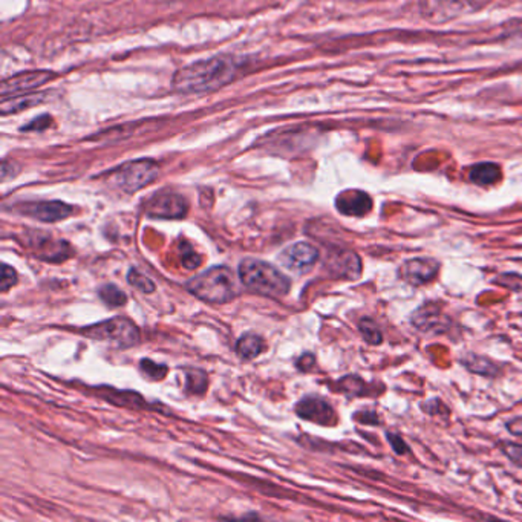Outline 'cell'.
Returning <instances> with one entry per match:
<instances>
[{
	"label": "cell",
	"mask_w": 522,
	"mask_h": 522,
	"mask_svg": "<svg viewBox=\"0 0 522 522\" xmlns=\"http://www.w3.org/2000/svg\"><path fill=\"white\" fill-rule=\"evenodd\" d=\"M242 64V60L228 54L193 62L175 72L172 89L180 95H201L219 91L239 76Z\"/></svg>",
	"instance_id": "6da1fadb"
},
{
	"label": "cell",
	"mask_w": 522,
	"mask_h": 522,
	"mask_svg": "<svg viewBox=\"0 0 522 522\" xmlns=\"http://www.w3.org/2000/svg\"><path fill=\"white\" fill-rule=\"evenodd\" d=\"M238 274L240 282L251 291L268 297H282L291 286V281L282 272L259 259L242 260Z\"/></svg>",
	"instance_id": "7a4b0ae2"
},
{
	"label": "cell",
	"mask_w": 522,
	"mask_h": 522,
	"mask_svg": "<svg viewBox=\"0 0 522 522\" xmlns=\"http://www.w3.org/2000/svg\"><path fill=\"white\" fill-rule=\"evenodd\" d=\"M187 290L210 303H227L238 294L235 274L228 267H213L187 282Z\"/></svg>",
	"instance_id": "3957f363"
},
{
	"label": "cell",
	"mask_w": 522,
	"mask_h": 522,
	"mask_svg": "<svg viewBox=\"0 0 522 522\" xmlns=\"http://www.w3.org/2000/svg\"><path fill=\"white\" fill-rule=\"evenodd\" d=\"M160 175V166L152 160L127 161L108 173L110 182L126 193H135L152 184Z\"/></svg>",
	"instance_id": "277c9868"
},
{
	"label": "cell",
	"mask_w": 522,
	"mask_h": 522,
	"mask_svg": "<svg viewBox=\"0 0 522 522\" xmlns=\"http://www.w3.org/2000/svg\"><path fill=\"white\" fill-rule=\"evenodd\" d=\"M89 337L95 340H108L117 344L118 348H129L138 343L139 331L137 325L130 322L126 317H115L101 323H97L91 328L83 331Z\"/></svg>",
	"instance_id": "5b68a950"
},
{
	"label": "cell",
	"mask_w": 522,
	"mask_h": 522,
	"mask_svg": "<svg viewBox=\"0 0 522 522\" xmlns=\"http://www.w3.org/2000/svg\"><path fill=\"white\" fill-rule=\"evenodd\" d=\"M54 79V72L42 69L16 74V76L8 77L2 81V85H0V95H2V98H8L30 94V92L45 86L46 83H50Z\"/></svg>",
	"instance_id": "8992f818"
},
{
	"label": "cell",
	"mask_w": 522,
	"mask_h": 522,
	"mask_svg": "<svg viewBox=\"0 0 522 522\" xmlns=\"http://www.w3.org/2000/svg\"><path fill=\"white\" fill-rule=\"evenodd\" d=\"M187 201L175 192H158L146 202V213L151 218L181 219L187 213Z\"/></svg>",
	"instance_id": "52a82bcc"
},
{
	"label": "cell",
	"mask_w": 522,
	"mask_h": 522,
	"mask_svg": "<svg viewBox=\"0 0 522 522\" xmlns=\"http://www.w3.org/2000/svg\"><path fill=\"white\" fill-rule=\"evenodd\" d=\"M473 0H423L422 11L431 22H447L473 11Z\"/></svg>",
	"instance_id": "ba28073f"
},
{
	"label": "cell",
	"mask_w": 522,
	"mask_h": 522,
	"mask_svg": "<svg viewBox=\"0 0 522 522\" xmlns=\"http://www.w3.org/2000/svg\"><path fill=\"white\" fill-rule=\"evenodd\" d=\"M317 260H319V250L308 242H297L285 248L281 255L282 265L299 274L310 272Z\"/></svg>",
	"instance_id": "9c48e42d"
},
{
	"label": "cell",
	"mask_w": 522,
	"mask_h": 522,
	"mask_svg": "<svg viewBox=\"0 0 522 522\" xmlns=\"http://www.w3.org/2000/svg\"><path fill=\"white\" fill-rule=\"evenodd\" d=\"M440 272V262L432 257H414L409 259L402 267V277L407 284L419 286L432 282Z\"/></svg>",
	"instance_id": "30bf717a"
},
{
	"label": "cell",
	"mask_w": 522,
	"mask_h": 522,
	"mask_svg": "<svg viewBox=\"0 0 522 522\" xmlns=\"http://www.w3.org/2000/svg\"><path fill=\"white\" fill-rule=\"evenodd\" d=\"M21 213L42 222H57L69 218L74 213V207L62 201H39L22 204Z\"/></svg>",
	"instance_id": "8fae6325"
},
{
	"label": "cell",
	"mask_w": 522,
	"mask_h": 522,
	"mask_svg": "<svg viewBox=\"0 0 522 522\" xmlns=\"http://www.w3.org/2000/svg\"><path fill=\"white\" fill-rule=\"evenodd\" d=\"M296 412L301 418L322 426H330L335 423L332 406L319 397H305L302 402L297 403Z\"/></svg>",
	"instance_id": "7c38bea8"
},
{
	"label": "cell",
	"mask_w": 522,
	"mask_h": 522,
	"mask_svg": "<svg viewBox=\"0 0 522 522\" xmlns=\"http://www.w3.org/2000/svg\"><path fill=\"white\" fill-rule=\"evenodd\" d=\"M412 323L415 328L424 332H444L449 328V319H446L441 306L434 302H427L419 306L412 314Z\"/></svg>",
	"instance_id": "4fadbf2b"
},
{
	"label": "cell",
	"mask_w": 522,
	"mask_h": 522,
	"mask_svg": "<svg viewBox=\"0 0 522 522\" xmlns=\"http://www.w3.org/2000/svg\"><path fill=\"white\" fill-rule=\"evenodd\" d=\"M335 207L347 216H365L372 209V199L361 190H347L335 199Z\"/></svg>",
	"instance_id": "5bb4252c"
},
{
	"label": "cell",
	"mask_w": 522,
	"mask_h": 522,
	"mask_svg": "<svg viewBox=\"0 0 522 522\" xmlns=\"http://www.w3.org/2000/svg\"><path fill=\"white\" fill-rule=\"evenodd\" d=\"M328 268L334 276L357 279L361 273V262L354 251H340V253L330 257Z\"/></svg>",
	"instance_id": "9a60e30c"
},
{
	"label": "cell",
	"mask_w": 522,
	"mask_h": 522,
	"mask_svg": "<svg viewBox=\"0 0 522 522\" xmlns=\"http://www.w3.org/2000/svg\"><path fill=\"white\" fill-rule=\"evenodd\" d=\"M50 95H51L50 92H30V94L2 98L0 112H2L4 115L18 114V112H22L25 109H30V108H34V106H39V105L45 103L46 98H48Z\"/></svg>",
	"instance_id": "2e32d148"
},
{
	"label": "cell",
	"mask_w": 522,
	"mask_h": 522,
	"mask_svg": "<svg viewBox=\"0 0 522 522\" xmlns=\"http://www.w3.org/2000/svg\"><path fill=\"white\" fill-rule=\"evenodd\" d=\"M469 178L478 185H492L501 180V167L495 163L477 164L470 169Z\"/></svg>",
	"instance_id": "e0dca14e"
},
{
	"label": "cell",
	"mask_w": 522,
	"mask_h": 522,
	"mask_svg": "<svg viewBox=\"0 0 522 522\" xmlns=\"http://www.w3.org/2000/svg\"><path fill=\"white\" fill-rule=\"evenodd\" d=\"M461 363L469 371L475 372V374H481L486 377H497L499 374V368L495 365V363L489 360L487 357L477 356V354H473V352H469L468 356H464L461 359Z\"/></svg>",
	"instance_id": "ac0fdd59"
},
{
	"label": "cell",
	"mask_w": 522,
	"mask_h": 522,
	"mask_svg": "<svg viewBox=\"0 0 522 522\" xmlns=\"http://www.w3.org/2000/svg\"><path fill=\"white\" fill-rule=\"evenodd\" d=\"M236 351L242 360H253L264 351V340L257 334L248 332L238 340Z\"/></svg>",
	"instance_id": "d6986e66"
},
{
	"label": "cell",
	"mask_w": 522,
	"mask_h": 522,
	"mask_svg": "<svg viewBox=\"0 0 522 522\" xmlns=\"http://www.w3.org/2000/svg\"><path fill=\"white\" fill-rule=\"evenodd\" d=\"M101 301L105 303H108L112 308H117V306H123L127 301V296L120 290V288L114 284H106L100 288L98 291Z\"/></svg>",
	"instance_id": "ffe728a7"
},
{
	"label": "cell",
	"mask_w": 522,
	"mask_h": 522,
	"mask_svg": "<svg viewBox=\"0 0 522 522\" xmlns=\"http://www.w3.org/2000/svg\"><path fill=\"white\" fill-rule=\"evenodd\" d=\"M185 378H187V383H185L187 393H190V394H204V393H206L207 383H209L206 372L199 371V369H192V371H187V376H185Z\"/></svg>",
	"instance_id": "44dd1931"
},
{
	"label": "cell",
	"mask_w": 522,
	"mask_h": 522,
	"mask_svg": "<svg viewBox=\"0 0 522 522\" xmlns=\"http://www.w3.org/2000/svg\"><path fill=\"white\" fill-rule=\"evenodd\" d=\"M359 330L363 335V339H365L369 344H380L383 342V334H381L378 325L372 319H369V317H365V319L360 320Z\"/></svg>",
	"instance_id": "7402d4cb"
},
{
	"label": "cell",
	"mask_w": 522,
	"mask_h": 522,
	"mask_svg": "<svg viewBox=\"0 0 522 522\" xmlns=\"http://www.w3.org/2000/svg\"><path fill=\"white\" fill-rule=\"evenodd\" d=\"M127 281H129L130 285H134L135 288H138V290L143 291V293H153L155 291V284L146 274H143L141 272H138V269H135V268H130V272L127 273Z\"/></svg>",
	"instance_id": "603a6c76"
},
{
	"label": "cell",
	"mask_w": 522,
	"mask_h": 522,
	"mask_svg": "<svg viewBox=\"0 0 522 522\" xmlns=\"http://www.w3.org/2000/svg\"><path fill=\"white\" fill-rule=\"evenodd\" d=\"M499 449L511 463L522 469V446L521 444L511 443V441H502L499 443Z\"/></svg>",
	"instance_id": "cb8c5ba5"
},
{
	"label": "cell",
	"mask_w": 522,
	"mask_h": 522,
	"mask_svg": "<svg viewBox=\"0 0 522 522\" xmlns=\"http://www.w3.org/2000/svg\"><path fill=\"white\" fill-rule=\"evenodd\" d=\"M141 371L144 372V374L149 378L160 380V378H164L166 372H167V366H164V365H156V363H153L152 360L143 359L141 360Z\"/></svg>",
	"instance_id": "d4e9b609"
},
{
	"label": "cell",
	"mask_w": 522,
	"mask_h": 522,
	"mask_svg": "<svg viewBox=\"0 0 522 522\" xmlns=\"http://www.w3.org/2000/svg\"><path fill=\"white\" fill-rule=\"evenodd\" d=\"M17 284V273L16 269L9 265H2V282H0V290L8 291L9 288Z\"/></svg>",
	"instance_id": "484cf974"
},
{
	"label": "cell",
	"mask_w": 522,
	"mask_h": 522,
	"mask_svg": "<svg viewBox=\"0 0 522 522\" xmlns=\"http://www.w3.org/2000/svg\"><path fill=\"white\" fill-rule=\"evenodd\" d=\"M495 282H498L502 286H507V288H510V290H514V291H519V286L515 285V282H522V276L515 274V273L501 274Z\"/></svg>",
	"instance_id": "4316f807"
},
{
	"label": "cell",
	"mask_w": 522,
	"mask_h": 522,
	"mask_svg": "<svg viewBox=\"0 0 522 522\" xmlns=\"http://www.w3.org/2000/svg\"><path fill=\"white\" fill-rule=\"evenodd\" d=\"M50 123H52V118L50 115H42L39 118L33 120L28 126L22 127V130H23V132H31V130H43V129L51 126Z\"/></svg>",
	"instance_id": "83f0119b"
},
{
	"label": "cell",
	"mask_w": 522,
	"mask_h": 522,
	"mask_svg": "<svg viewBox=\"0 0 522 522\" xmlns=\"http://www.w3.org/2000/svg\"><path fill=\"white\" fill-rule=\"evenodd\" d=\"M388 436V441L390 443V446H393V449L395 453L398 455H403L407 452V444L405 443V440L400 435L397 434H393V432H388L386 434Z\"/></svg>",
	"instance_id": "f1b7e54d"
},
{
	"label": "cell",
	"mask_w": 522,
	"mask_h": 522,
	"mask_svg": "<svg viewBox=\"0 0 522 522\" xmlns=\"http://www.w3.org/2000/svg\"><path fill=\"white\" fill-rule=\"evenodd\" d=\"M185 245H187V251H185V255L182 256V262H184L185 268L195 269L197 267H199L201 257H198V255L195 253V251L192 250V247L187 244V242H185Z\"/></svg>",
	"instance_id": "f546056e"
},
{
	"label": "cell",
	"mask_w": 522,
	"mask_h": 522,
	"mask_svg": "<svg viewBox=\"0 0 522 522\" xmlns=\"http://www.w3.org/2000/svg\"><path fill=\"white\" fill-rule=\"evenodd\" d=\"M356 418L359 419V422L365 423V424H374V426H378L380 424V418L376 412H361V414H357Z\"/></svg>",
	"instance_id": "4dcf8cb0"
}]
</instances>
